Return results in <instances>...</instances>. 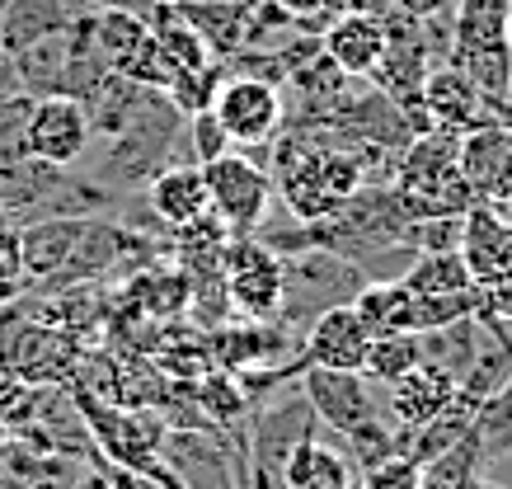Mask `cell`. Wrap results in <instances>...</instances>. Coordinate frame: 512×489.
Masks as SVG:
<instances>
[{"label": "cell", "instance_id": "obj_1", "mask_svg": "<svg viewBox=\"0 0 512 489\" xmlns=\"http://www.w3.org/2000/svg\"><path fill=\"white\" fill-rule=\"evenodd\" d=\"M273 189H282L296 221H329L348 198H353L367 179H362V160L348 146H329L311 132H278L273 137Z\"/></svg>", "mask_w": 512, "mask_h": 489}, {"label": "cell", "instance_id": "obj_2", "mask_svg": "<svg viewBox=\"0 0 512 489\" xmlns=\"http://www.w3.org/2000/svg\"><path fill=\"white\" fill-rule=\"evenodd\" d=\"M456 132H423L400 151V165H395V179L390 189L400 198V207L414 221L428 217H461L475 193H470L466 174H461V160H456Z\"/></svg>", "mask_w": 512, "mask_h": 489}, {"label": "cell", "instance_id": "obj_3", "mask_svg": "<svg viewBox=\"0 0 512 489\" xmlns=\"http://www.w3.org/2000/svg\"><path fill=\"white\" fill-rule=\"evenodd\" d=\"M367 283L357 264H348L334 250H301L282 254V311L278 320L287 330H296L301 320L325 316L329 306L357 297V287Z\"/></svg>", "mask_w": 512, "mask_h": 489}, {"label": "cell", "instance_id": "obj_4", "mask_svg": "<svg viewBox=\"0 0 512 489\" xmlns=\"http://www.w3.org/2000/svg\"><path fill=\"white\" fill-rule=\"evenodd\" d=\"M202 179H207L212 217H217L231 236H254V231L264 226L268 203H273V179H268V170L254 156L226 151V156L202 165Z\"/></svg>", "mask_w": 512, "mask_h": 489}, {"label": "cell", "instance_id": "obj_5", "mask_svg": "<svg viewBox=\"0 0 512 489\" xmlns=\"http://www.w3.org/2000/svg\"><path fill=\"white\" fill-rule=\"evenodd\" d=\"M221 283L231 311L245 320H278L282 311V254L259 236H231L221 250Z\"/></svg>", "mask_w": 512, "mask_h": 489}, {"label": "cell", "instance_id": "obj_6", "mask_svg": "<svg viewBox=\"0 0 512 489\" xmlns=\"http://www.w3.org/2000/svg\"><path fill=\"white\" fill-rule=\"evenodd\" d=\"M19 146L33 160L52 165V170H76V165H85V151H90V113L71 95L33 99L24 132H19Z\"/></svg>", "mask_w": 512, "mask_h": 489}, {"label": "cell", "instance_id": "obj_7", "mask_svg": "<svg viewBox=\"0 0 512 489\" xmlns=\"http://www.w3.org/2000/svg\"><path fill=\"white\" fill-rule=\"evenodd\" d=\"M212 113L235 146H254V151H264L287 123L282 90L264 76H226Z\"/></svg>", "mask_w": 512, "mask_h": 489}, {"label": "cell", "instance_id": "obj_8", "mask_svg": "<svg viewBox=\"0 0 512 489\" xmlns=\"http://www.w3.org/2000/svg\"><path fill=\"white\" fill-rule=\"evenodd\" d=\"M0 367L33 381V386H66L80 367V344L62 325L33 320V325H19L15 334L0 339Z\"/></svg>", "mask_w": 512, "mask_h": 489}, {"label": "cell", "instance_id": "obj_9", "mask_svg": "<svg viewBox=\"0 0 512 489\" xmlns=\"http://www.w3.org/2000/svg\"><path fill=\"white\" fill-rule=\"evenodd\" d=\"M456 160H461V174H466L475 203L503 207L512 198V127L508 123L489 118V123L461 132Z\"/></svg>", "mask_w": 512, "mask_h": 489}, {"label": "cell", "instance_id": "obj_10", "mask_svg": "<svg viewBox=\"0 0 512 489\" xmlns=\"http://www.w3.org/2000/svg\"><path fill=\"white\" fill-rule=\"evenodd\" d=\"M461 259L475 287H494L512 278V221L494 203H470L461 212Z\"/></svg>", "mask_w": 512, "mask_h": 489}, {"label": "cell", "instance_id": "obj_11", "mask_svg": "<svg viewBox=\"0 0 512 489\" xmlns=\"http://www.w3.org/2000/svg\"><path fill=\"white\" fill-rule=\"evenodd\" d=\"M423 113L433 118L437 132H456V137L494 118L489 99L480 95V85L456 62H437L428 71V80H423Z\"/></svg>", "mask_w": 512, "mask_h": 489}, {"label": "cell", "instance_id": "obj_12", "mask_svg": "<svg viewBox=\"0 0 512 489\" xmlns=\"http://www.w3.org/2000/svg\"><path fill=\"white\" fill-rule=\"evenodd\" d=\"M367 348H372V334H367V325L357 320L353 306L343 301V306H329L325 316L311 320L306 348H301V363L329 367V372H362Z\"/></svg>", "mask_w": 512, "mask_h": 489}, {"label": "cell", "instance_id": "obj_13", "mask_svg": "<svg viewBox=\"0 0 512 489\" xmlns=\"http://www.w3.org/2000/svg\"><path fill=\"white\" fill-rule=\"evenodd\" d=\"M320 52L339 66L343 76L367 80L376 71V62L386 57V19L367 15V10H343L320 33Z\"/></svg>", "mask_w": 512, "mask_h": 489}, {"label": "cell", "instance_id": "obj_14", "mask_svg": "<svg viewBox=\"0 0 512 489\" xmlns=\"http://www.w3.org/2000/svg\"><path fill=\"white\" fill-rule=\"evenodd\" d=\"M24 231V273L29 283H52L71 269L80 240L90 231V217H33Z\"/></svg>", "mask_w": 512, "mask_h": 489}, {"label": "cell", "instance_id": "obj_15", "mask_svg": "<svg viewBox=\"0 0 512 489\" xmlns=\"http://www.w3.org/2000/svg\"><path fill=\"white\" fill-rule=\"evenodd\" d=\"M146 207L151 217L165 226V231H184L198 217L212 212L207 203V179H202V165H165L160 174L146 179Z\"/></svg>", "mask_w": 512, "mask_h": 489}, {"label": "cell", "instance_id": "obj_16", "mask_svg": "<svg viewBox=\"0 0 512 489\" xmlns=\"http://www.w3.org/2000/svg\"><path fill=\"white\" fill-rule=\"evenodd\" d=\"M386 391V419L395 424V433H409V428L428 424L442 405L451 400V391H456V381L442 372V367L433 363H419L414 372H404L400 381H390V386H381Z\"/></svg>", "mask_w": 512, "mask_h": 489}, {"label": "cell", "instance_id": "obj_17", "mask_svg": "<svg viewBox=\"0 0 512 489\" xmlns=\"http://www.w3.org/2000/svg\"><path fill=\"white\" fill-rule=\"evenodd\" d=\"M90 43L113 76H132L151 52V19L137 15V10H94Z\"/></svg>", "mask_w": 512, "mask_h": 489}, {"label": "cell", "instance_id": "obj_18", "mask_svg": "<svg viewBox=\"0 0 512 489\" xmlns=\"http://www.w3.org/2000/svg\"><path fill=\"white\" fill-rule=\"evenodd\" d=\"M76 19H80L76 0H5V10H0V48L15 57V52L43 43L52 33H66Z\"/></svg>", "mask_w": 512, "mask_h": 489}, {"label": "cell", "instance_id": "obj_19", "mask_svg": "<svg viewBox=\"0 0 512 489\" xmlns=\"http://www.w3.org/2000/svg\"><path fill=\"white\" fill-rule=\"evenodd\" d=\"M282 485L287 489H357V466L343 447H329L325 438H306L282 461Z\"/></svg>", "mask_w": 512, "mask_h": 489}, {"label": "cell", "instance_id": "obj_20", "mask_svg": "<svg viewBox=\"0 0 512 489\" xmlns=\"http://www.w3.org/2000/svg\"><path fill=\"white\" fill-rule=\"evenodd\" d=\"M508 10H512V0H456L447 62H461V57H470V52L508 43Z\"/></svg>", "mask_w": 512, "mask_h": 489}, {"label": "cell", "instance_id": "obj_21", "mask_svg": "<svg viewBox=\"0 0 512 489\" xmlns=\"http://www.w3.org/2000/svg\"><path fill=\"white\" fill-rule=\"evenodd\" d=\"M484 339H489V325H484V316H466V320H451V325H442V330H428L419 334L423 344V363L442 367L451 381H461L470 372V363L480 358Z\"/></svg>", "mask_w": 512, "mask_h": 489}, {"label": "cell", "instance_id": "obj_22", "mask_svg": "<svg viewBox=\"0 0 512 489\" xmlns=\"http://www.w3.org/2000/svg\"><path fill=\"white\" fill-rule=\"evenodd\" d=\"M151 48H156L160 62L170 66V76H179V71H193V66L217 62V57H212V48H207V38H202V33L188 24L179 5H165V10H156V19H151Z\"/></svg>", "mask_w": 512, "mask_h": 489}, {"label": "cell", "instance_id": "obj_23", "mask_svg": "<svg viewBox=\"0 0 512 489\" xmlns=\"http://www.w3.org/2000/svg\"><path fill=\"white\" fill-rule=\"evenodd\" d=\"M400 283L409 297H456V292H470L475 278H470L461 250H447V254H419Z\"/></svg>", "mask_w": 512, "mask_h": 489}, {"label": "cell", "instance_id": "obj_24", "mask_svg": "<svg viewBox=\"0 0 512 489\" xmlns=\"http://www.w3.org/2000/svg\"><path fill=\"white\" fill-rule=\"evenodd\" d=\"M409 292H404V283H362L357 287V297L348 301L357 311V320L367 325V334L372 339H381V334H400L409 330Z\"/></svg>", "mask_w": 512, "mask_h": 489}, {"label": "cell", "instance_id": "obj_25", "mask_svg": "<svg viewBox=\"0 0 512 489\" xmlns=\"http://www.w3.org/2000/svg\"><path fill=\"white\" fill-rule=\"evenodd\" d=\"M423 363V344L419 334H381V339H372V348H367V363H362V377L372 381V386H390V381H400L404 372H414V367Z\"/></svg>", "mask_w": 512, "mask_h": 489}, {"label": "cell", "instance_id": "obj_26", "mask_svg": "<svg viewBox=\"0 0 512 489\" xmlns=\"http://www.w3.org/2000/svg\"><path fill=\"white\" fill-rule=\"evenodd\" d=\"M221 85H226V62H207V66H193V71H179V76L165 85V99H170L174 109L193 118V113H212L217 104Z\"/></svg>", "mask_w": 512, "mask_h": 489}, {"label": "cell", "instance_id": "obj_27", "mask_svg": "<svg viewBox=\"0 0 512 489\" xmlns=\"http://www.w3.org/2000/svg\"><path fill=\"white\" fill-rule=\"evenodd\" d=\"M475 438H480V457L508 461L512 457V386H503L498 395H489L475 414Z\"/></svg>", "mask_w": 512, "mask_h": 489}, {"label": "cell", "instance_id": "obj_28", "mask_svg": "<svg viewBox=\"0 0 512 489\" xmlns=\"http://www.w3.org/2000/svg\"><path fill=\"white\" fill-rule=\"evenodd\" d=\"M480 311H484L480 287H470V292H456V297H414V301H409V334L442 330V325H451V320L480 316Z\"/></svg>", "mask_w": 512, "mask_h": 489}, {"label": "cell", "instance_id": "obj_29", "mask_svg": "<svg viewBox=\"0 0 512 489\" xmlns=\"http://www.w3.org/2000/svg\"><path fill=\"white\" fill-rule=\"evenodd\" d=\"M198 405L212 414L217 424H240V419H249V395L235 372H207L198 386Z\"/></svg>", "mask_w": 512, "mask_h": 489}, {"label": "cell", "instance_id": "obj_30", "mask_svg": "<svg viewBox=\"0 0 512 489\" xmlns=\"http://www.w3.org/2000/svg\"><path fill=\"white\" fill-rule=\"evenodd\" d=\"M24 287H29V273H24V231H19V221L0 217V301H15Z\"/></svg>", "mask_w": 512, "mask_h": 489}, {"label": "cell", "instance_id": "obj_31", "mask_svg": "<svg viewBox=\"0 0 512 489\" xmlns=\"http://www.w3.org/2000/svg\"><path fill=\"white\" fill-rule=\"evenodd\" d=\"M423 485V466L409 461L404 452H390L386 461H376L357 475V489H419Z\"/></svg>", "mask_w": 512, "mask_h": 489}, {"label": "cell", "instance_id": "obj_32", "mask_svg": "<svg viewBox=\"0 0 512 489\" xmlns=\"http://www.w3.org/2000/svg\"><path fill=\"white\" fill-rule=\"evenodd\" d=\"M188 146L198 151V165H207V160H217L231 151V137H226V127L217 123V113H193V118H188Z\"/></svg>", "mask_w": 512, "mask_h": 489}, {"label": "cell", "instance_id": "obj_33", "mask_svg": "<svg viewBox=\"0 0 512 489\" xmlns=\"http://www.w3.org/2000/svg\"><path fill=\"white\" fill-rule=\"evenodd\" d=\"M278 5H282V10H287V15H292L306 33H315V38H320V33L329 29V19L343 10V0H278Z\"/></svg>", "mask_w": 512, "mask_h": 489}, {"label": "cell", "instance_id": "obj_34", "mask_svg": "<svg viewBox=\"0 0 512 489\" xmlns=\"http://www.w3.org/2000/svg\"><path fill=\"white\" fill-rule=\"evenodd\" d=\"M33 109V95H10V99H0V142H15L19 132H24V118H29Z\"/></svg>", "mask_w": 512, "mask_h": 489}, {"label": "cell", "instance_id": "obj_35", "mask_svg": "<svg viewBox=\"0 0 512 489\" xmlns=\"http://www.w3.org/2000/svg\"><path fill=\"white\" fill-rule=\"evenodd\" d=\"M390 10H400L409 19H437L447 10H456V0H390Z\"/></svg>", "mask_w": 512, "mask_h": 489}, {"label": "cell", "instance_id": "obj_36", "mask_svg": "<svg viewBox=\"0 0 512 489\" xmlns=\"http://www.w3.org/2000/svg\"><path fill=\"white\" fill-rule=\"evenodd\" d=\"M466 489H512V485H503V480H489V475L480 471V475H475V480H470Z\"/></svg>", "mask_w": 512, "mask_h": 489}, {"label": "cell", "instance_id": "obj_37", "mask_svg": "<svg viewBox=\"0 0 512 489\" xmlns=\"http://www.w3.org/2000/svg\"><path fill=\"white\" fill-rule=\"evenodd\" d=\"M151 10H165V5H179V0H146Z\"/></svg>", "mask_w": 512, "mask_h": 489}, {"label": "cell", "instance_id": "obj_38", "mask_svg": "<svg viewBox=\"0 0 512 489\" xmlns=\"http://www.w3.org/2000/svg\"><path fill=\"white\" fill-rule=\"evenodd\" d=\"M5 438H10V428H5V419H0V442H5Z\"/></svg>", "mask_w": 512, "mask_h": 489}, {"label": "cell", "instance_id": "obj_39", "mask_svg": "<svg viewBox=\"0 0 512 489\" xmlns=\"http://www.w3.org/2000/svg\"><path fill=\"white\" fill-rule=\"evenodd\" d=\"M503 217H508V221H512V198H508V203H503Z\"/></svg>", "mask_w": 512, "mask_h": 489}, {"label": "cell", "instance_id": "obj_40", "mask_svg": "<svg viewBox=\"0 0 512 489\" xmlns=\"http://www.w3.org/2000/svg\"><path fill=\"white\" fill-rule=\"evenodd\" d=\"M508 48H512V10H508Z\"/></svg>", "mask_w": 512, "mask_h": 489}, {"label": "cell", "instance_id": "obj_41", "mask_svg": "<svg viewBox=\"0 0 512 489\" xmlns=\"http://www.w3.org/2000/svg\"><path fill=\"white\" fill-rule=\"evenodd\" d=\"M94 489H113V485H94Z\"/></svg>", "mask_w": 512, "mask_h": 489}]
</instances>
